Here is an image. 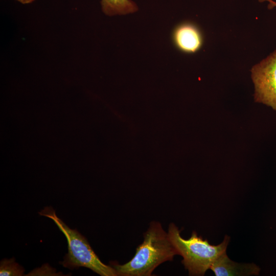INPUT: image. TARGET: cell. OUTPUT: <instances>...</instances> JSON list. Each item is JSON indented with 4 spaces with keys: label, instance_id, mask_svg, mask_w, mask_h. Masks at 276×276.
Returning a JSON list of instances; mask_svg holds the SVG:
<instances>
[{
    "label": "cell",
    "instance_id": "9",
    "mask_svg": "<svg viewBox=\"0 0 276 276\" xmlns=\"http://www.w3.org/2000/svg\"><path fill=\"white\" fill-rule=\"evenodd\" d=\"M16 1H17L23 4H26L31 3L33 2V1H34L35 0H16Z\"/></svg>",
    "mask_w": 276,
    "mask_h": 276
},
{
    "label": "cell",
    "instance_id": "5",
    "mask_svg": "<svg viewBox=\"0 0 276 276\" xmlns=\"http://www.w3.org/2000/svg\"><path fill=\"white\" fill-rule=\"evenodd\" d=\"M172 39L178 49L187 53L197 52L202 43L200 31L190 22L182 23L176 27L172 33Z\"/></svg>",
    "mask_w": 276,
    "mask_h": 276
},
{
    "label": "cell",
    "instance_id": "7",
    "mask_svg": "<svg viewBox=\"0 0 276 276\" xmlns=\"http://www.w3.org/2000/svg\"><path fill=\"white\" fill-rule=\"evenodd\" d=\"M103 12L107 15H125L138 10L136 5L131 0H101Z\"/></svg>",
    "mask_w": 276,
    "mask_h": 276
},
{
    "label": "cell",
    "instance_id": "6",
    "mask_svg": "<svg viewBox=\"0 0 276 276\" xmlns=\"http://www.w3.org/2000/svg\"><path fill=\"white\" fill-rule=\"evenodd\" d=\"M211 269L216 276H244L259 274L260 267L254 263H239L232 261L226 251L213 263Z\"/></svg>",
    "mask_w": 276,
    "mask_h": 276
},
{
    "label": "cell",
    "instance_id": "2",
    "mask_svg": "<svg viewBox=\"0 0 276 276\" xmlns=\"http://www.w3.org/2000/svg\"><path fill=\"white\" fill-rule=\"evenodd\" d=\"M180 231L173 223L169 224L168 236L177 251L181 256V262L189 271L190 275H203L214 261L226 250L229 237L225 236L223 241L217 245H211L196 232H192L191 237L185 239L180 236Z\"/></svg>",
    "mask_w": 276,
    "mask_h": 276
},
{
    "label": "cell",
    "instance_id": "4",
    "mask_svg": "<svg viewBox=\"0 0 276 276\" xmlns=\"http://www.w3.org/2000/svg\"><path fill=\"white\" fill-rule=\"evenodd\" d=\"M251 72L255 85V102L270 106L276 111V49L254 65Z\"/></svg>",
    "mask_w": 276,
    "mask_h": 276
},
{
    "label": "cell",
    "instance_id": "3",
    "mask_svg": "<svg viewBox=\"0 0 276 276\" xmlns=\"http://www.w3.org/2000/svg\"><path fill=\"white\" fill-rule=\"evenodd\" d=\"M39 214L51 219L65 236L68 244V252L60 263L71 269L80 267L88 268L102 276H118L116 270L99 259L86 239L76 229H71L59 218L54 210L45 207Z\"/></svg>",
    "mask_w": 276,
    "mask_h": 276
},
{
    "label": "cell",
    "instance_id": "10",
    "mask_svg": "<svg viewBox=\"0 0 276 276\" xmlns=\"http://www.w3.org/2000/svg\"><path fill=\"white\" fill-rule=\"evenodd\" d=\"M263 0H260V2H262Z\"/></svg>",
    "mask_w": 276,
    "mask_h": 276
},
{
    "label": "cell",
    "instance_id": "8",
    "mask_svg": "<svg viewBox=\"0 0 276 276\" xmlns=\"http://www.w3.org/2000/svg\"><path fill=\"white\" fill-rule=\"evenodd\" d=\"M24 268L15 262L14 258L1 261V276H21L24 275Z\"/></svg>",
    "mask_w": 276,
    "mask_h": 276
},
{
    "label": "cell",
    "instance_id": "1",
    "mask_svg": "<svg viewBox=\"0 0 276 276\" xmlns=\"http://www.w3.org/2000/svg\"><path fill=\"white\" fill-rule=\"evenodd\" d=\"M144 237L143 242L137 247L134 257L129 262L122 265L111 263L118 275H151L156 267L167 261H172L177 255L168 233L158 222H151Z\"/></svg>",
    "mask_w": 276,
    "mask_h": 276
}]
</instances>
